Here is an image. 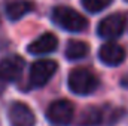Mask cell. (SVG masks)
Wrapping results in <instances>:
<instances>
[{
	"label": "cell",
	"mask_w": 128,
	"mask_h": 126,
	"mask_svg": "<svg viewBox=\"0 0 128 126\" xmlns=\"http://www.w3.org/2000/svg\"><path fill=\"white\" fill-rule=\"evenodd\" d=\"M52 21L66 31L78 33L86 28L88 21L84 15L68 6H57L52 10Z\"/></svg>",
	"instance_id": "6da1fadb"
},
{
	"label": "cell",
	"mask_w": 128,
	"mask_h": 126,
	"mask_svg": "<svg viewBox=\"0 0 128 126\" xmlns=\"http://www.w3.org/2000/svg\"><path fill=\"white\" fill-rule=\"evenodd\" d=\"M68 88L76 95H90L98 88V79L86 68H74L68 74Z\"/></svg>",
	"instance_id": "7a4b0ae2"
},
{
	"label": "cell",
	"mask_w": 128,
	"mask_h": 126,
	"mask_svg": "<svg viewBox=\"0 0 128 126\" xmlns=\"http://www.w3.org/2000/svg\"><path fill=\"white\" fill-rule=\"evenodd\" d=\"M57 68H58V64L52 60H39L33 63L30 67V77H28L30 86L32 88L45 86L52 79Z\"/></svg>",
	"instance_id": "3957f363"
},
{
	"label": "cell",
	"mask_w": 128,
	"mask_h": 126,
	"mask_svg": "<svg viewBox=\"0 0 128 126\" xmlns=\"http://www.w3.org/2000/svg\"><path fill=\"white\" fill-rule=\"evenodd\" d=\"M74 116V107L67 99H57L49 104L46 110V119L55 126H67Z\"/></svg>",
	"instance_id": "277c9868"
},
{
	"label": "cell",
	"mask_w": 128,
	"mask_h": 126,
	"mask_svg": "<svg viewBox=\"0 0 128 126\" xmlns=\"http://www.w3.org/2000/svg\"><path fill=\"white\" fill-rule=\"evenodd\" d=\"M125 24H127V19L122 13H113L100 21L97 27V33L103 39H110V40L118 39L125 30Z\"/></svg>",
	"instance_id": "5b68a950"
},
{
	"label": "cell",
	"mask_w": 128,
	"mask_h": 126,
	"mask_svg": "<svg viewBox=\"0 0 128 126\" xmlns=\"http://www.w3.org/2000/svg\"><path fill=\"white\" fill-rule=\"evenodd\" d=\"M26 63L18 55H8L0 60V79L4 82H16L21 79Z\"/></svg>",
	"instance_id": "8992f818"
},
{
	"label": "cell",
	"mask_w": 128,
	"mask_h": 126,
	"mask_svg": "<svg viewBox=\"0 0 128 126\" xmlns=\"http://www.w3.org/2000/svg\"><path fill=\"white\" fill-rule=\"evenodd\" d=\"M8 117L12 126H34L36 116L24 102H12L8 110Z\"/></svg>",
	"instance_id": "52a82bcc"
},
{
	"label": "cell",
	"mask_w": 128,
	"mask_h": 126,
	"mask_svg": "<svg viewBox=\"0 0 128 126\" xmlns=\"http://www.w3.org/2000/svg\"><path fill=\"white\" fill-rule=\"evenodd\" d=\"M125 57H127L125 49L121 45L113 43V42L104 43L98 51L100 61L106 65H109V67H116V65L122 64L125 61Z\"/></svg>",
	"instance_id": "ba28073f"
},
{
	"label": "cell",
	"mask_w": 128,
	"mask_h": 126,
	"mask_svg": "<svg viewBox=\"0 0 128 126\" xmlns=\"http://www.w3.org/2000/svg\"><path fill=\"white\" fill-rule=\"evenodd\" d=\"M57 48H58L57 36L52 33H43L27 46V51L32 55H46V54L54 52Z\"/></svg>",
	"instance_id": "9c48e42d"
},
{
	"label": "cell",
	"mask_w": 128,
	"mask_h": 126,
	"mask_svg": "<svg viewBox=\"0 0 128 126\" xmlns=\"http://www.w3.org/2000/svg\"><path fill=\"white\" fill-rule=\"evenodd\" d=\"M34 9V4L32 1L27 0H15L6 4V15L10 21H16L21 19L22 16H26L27 13H30Z\"/></svg>",
	"instance_id": "30bf717a"
},
{
	"label": "cell",
	"mask_w": 128,
	"mask_h": 126,
	"mask_svg": "<svg viewBox=\"0 0 128 126\" xmlns=\"http://www.w3.org/2000/svg\"><path fill=\"white\" fill-rule=\"evenodd\" d=\"M106 119V111L98 108L96 105H90L86 107L79 117V125L80 126H97L103 123Z\"/></svg>",
	"instance_id": "8fae6325"
},
{
	"label": "cell",
	"mask_w": 128,
	"mask_h": 126,
	"mask_svg": "<svg viewBox=\"0 0 128 126\" xmlns=\"http://www.w3.org/2000/svg\"><path fill=\"white\" fill-rule=\"evenodd\" d=\"M88 52H90V46L85 42H80V40H70L66 46V57L70 61L80 60Z\"/></svg>",
	"instance_id": "7c38bea8"
},
{
	"label": "cell",
	"mask_w": 128,
	"mask_h": 126,
	"mask_svg": "<svg viewBox=\"0 0 128 126\" xmlns=\"http://www.w3.org/2000/svg\"><path fill=\"white\" fill-rule=\"evenodd\" d=\"M82 1V6L91 12V13H98L101 12L103 9H106L107 6H110V3L113 0H80Z\"/></svg>",
	"instance_id": "4fadbf2b"
},
{
	"label": "cell",
	"mask_w": 128,
	"mask_h": 126,
	"mask_svg": "<svg viewBox=\"0 0 128 126\" xmlns=\"http://www.w3.org/2000/svg\"><path fill=\"white\" fill-rule=\"evenodd\" d=\"M121 86H122V88H128V74H125V76L121 79Z\"/></svg>",
	"instance_id": "5bb4252c"
},
{
	"label": "cell",
	"mask_w": 128,
	"mask_h": 126,
	"mask_svg": "<svg viewBox=\"0 0 128 126\" xmlns=\"http://www.w3.org/2000/svg\"><path fill=\"white\" fill-rule=\"evenodd\" d=\"M3 82H4V80H2V79H0V94L4 91V83H3Z\"/></svg>",
	"instance_id": "9a60e30c"
},
{
	"label": "cell",
	"mask_w": 128,
	"mask_h": 126,
	"mask_svg": "<svg viewBox=\"0 0 128 126\" xmlns=\"http://www.w3.org/2000/svg\"><path fill=\"white\" fill-rule=\"evenodd\" d=\"M125 1H128V0H125Z\"/></svg>",
	"instance_id": "2e32d148"
}]
</instances>
